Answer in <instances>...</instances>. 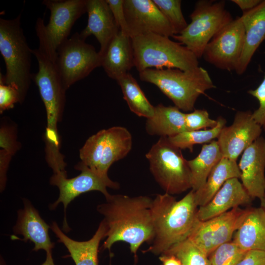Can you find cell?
Segmentation results:
<instances>
[{
	"mask_svg": "<svg viewBox=\"0 0 265 265\" xmlns=\"http://www.w3.org/2000/svg\"><path fill=\"white\" fill-rule=\"evenodd\" d=\"M106 202L98 205L107 226L104 249L109 251L116 242L130 244L135 257L140 245L151 242L154 235L151 208L153 199L147 196L130 197L110 194Z\"/></svg>",
	"mask_w": 265,
	"mask_h": 265,
	"instance_id": "obj_1",
	"label": "cell"
},
{
	"mask_svg": "<svg viewBox=\"0 0 265 265\" xmlns=\"http://www.w3.org/2000/svg\"><path fill=\"white\" fill-rule=\"evenodd\" d=\"M198 209L192 189L180 200L167 193L157 195L151 208L154 238L144 252L161 255L186 239L198 220Z\"/></svg>",
	"mask_w": 265,
	"mask_h": 265,
	"instance_id": "obj_2",
	"label": "cell"
},
{
	"mask_svg": "<svg viewBox=\"0 0 265 265\" xmlns=\"http://www.w3.org/2000/svg\"><path fill=\"white\" fill-rule=\"evenodd\" d=\"M32 54L37 59L38 70L36 73L32 74V80L38 88L47 115L45 136L46 159L50 162L56 163L64 158L60 153V138L57 123L61 120L64 109L66 90L55 63L39 49L32 50Z\"/></svg>",
	"mask_w": 265,
	"mask_h": 265,
	"instance_id": "obj_3",
	"label": "cell"
},
{
	"mask_svg": "<svg viewBox=\"0 0 265 265\" xmlns=\"http://www.w3.org/2000/svg\"><path fill=\"white\" fill-rule=\"evenodd\" d=\"M139 73L143 81L152 83L184 111H192L198 98L215 88L209 73L202 67L188 71L148 68Z\"/></svg>",
	"mask_w": 265,
	"mask_h": 265,
	"instance_id": "obj_4",
	"label": "cell"
},
{
	"mask_svg": "<svg viewBox=\"0 0 265 265\" xmlns=\"http://www.w3.org/2000/svg\"><path fill=\"white\" fill-rule=\"evenodd\" d=\"M21 18V14L11 20L0 18V52L6 68L5 75L0 73V80L18 90L22 103L32 80L33 54L24 34Z\"/></svg>",
	"mask_w": 265,
	"mask_h": 265,
	"instance_id": "obj_5",
	"label": "cell"
},
{
	"mask_svg": "<svg viewBox=\"0 0 265 265\" xmlns=\"http://www.w3.org/2000/svg\"><path fill=\"white\" fill-rule=\"evenodd\" d=\"M131 39L134 65L139 72L151 67L188 71L199 67L198 58L192 52L168 37L148 33Z\"/></svg>",
	"mask_w": 265,
	"mask_h": 265,
	"instance_id": "obj_6",
	"label": "cell"
},
{
	"mask_svg": "<svg viewBox=\"0 0 265 265\" xmlns=\"http://www.w3.org/2000/svg\"><path fill=\"white\" fill-rule=\"evenodd\" d=\"M50 11L48 24L38 18L35 31L38 49L55 63L59 46L68 38L76 21L86 12V0H44Z\"/></svg>",
	"mask_w": 265,
	"mask_h": 265,
	"instance_id": "obj_7",
	"label": "cell"
},
{
	"mask_svg": "<svg viewBox=\"0 0 265 265\" xmlns=\"http://www.w3.org/2000/svg\"><path fill=\"white\" fill-rule=\"evenodd\" d=\"M150 170L160 186L170 195L191 188L190 171L181 150L161 137L145 155Z\"/></svg>",
	"mask_w": 265,
	"mask_h": 265,
	"instance_id": "obj_8",
	"label": "cell"
},
{
	"mask_svg": "<svg viewBox=\"0 0 265 265\" xmlns=\"http://www.w3.org/2000/svg\"><path fill=\"white\" fill-rule=\"evenodd\" d=\"M190 18V23L173 38L187 48L198 58L202 57L206 46L212 37L233 20L225 8L224 0L198 1Z\"/></svg>",
	"mask_w": 265,
	"mask_h": 265,
	"instance_id": "obj_9",
	"label": "cell"
},
{
	"mask_svg": "<svg viewBox=\"0 0 265 265\" xmlns=\"http://www.w3.org/2000/svg\"><path fill=\"white\" fill-rule=\"evenodd\" d=\"M132 136L126 128L115 126L91 136L80 149L83 162L101 177L108 178V170L124 158L132 148Z\"/></svg>",
	"mask_w": 265,
	"mask_h": 265,
	"instance_id": "obj_10",
	"label": "cell"
},
{
	"mask_svg": "<svg viewBox=\"0 0 265 265\" xmlns=\"http://www.w3.org/2000/svg\"><path fill=\"white\" fill-rule=\"evenodd\" d=\"M78 32L63 42L57 50L55 65L66 90L101 66L102 56Z\"/></svg>",
	"mask_w": 265,
	"mask_h": 265,
	"instance_id": "obj_11",
	"label": "cell"
},
{
	"mask_svg": "<svg viewBox=\"0 0 265 265\" xmlns=\"http://www.w3.org/2000/svg\"><path fill=\"white\" fill-rule=\"evenodd\" d=\"M75 168L81 171L75 177L68 179L67 174H53L50 180L51 185L58 187L59 195L58 199L50 205L49 208L54 210L60 203L63 204L65 213L63 229L66 232L69 230L66 218V209L76 197L87 192L97 190L102 192L106 198L110 195L107 187L113 189L119 188L118 183L112 181L109 177L100 176L80 162Z\"/></svg>",
	"mask_w": 265,
	"mask_h": 265,
	"instance_id": "obj_12",
	"label": "cell"
},
{
	"mask_svg": "<svg viewBox=\"0 0 265 265\" xmlns=\"http://www.w3.org/2000/svg\"><path fill=\"white\" fill-rule=\"evenodd\" d=\"M245 30L241 16L220 30L206 46L202 57L218 69L235 70L242 51Z\"/></svg>",
	"mask_w": 265,
	"mask_h": 265,
	"instance_id": "obj_13",
	"label": "cell"
},
{
	"mask_svg": "<svg viewBox=\"0 0 265 265\" xmlns=\"http://www.w3.org/2000/svg\"><path fill=\"white\" fill-rule=\"evenodd\" d=\"M246 211L237 207L205 221L198 219L187 239L209 256L219 246L231 241Z\"/></svg>",
	"mask_w": 265,
	"mask_h": 265,
	"instance_id": "obj_14",
	"label": "cell"
},
{
	"mask_svg": "<svg viewBox=\"0 0 265 265\" xmlns=\"http://www.w3.org/2000/svg\"><path fill=\"white\" fill-rule=\"evenodd\" d=\"M124 9L131 38L148 33L168 37L175 35L153 0H124Z\"/></svg>",
	"mask_w": 265,
	"mask_h": 265,
	"instance_id": "obj_15",
	"label": "cell"
},
{
	"mask_svg": "<svg viewBox=\"0 0 265 265\" xmlns=\"http://www.w3.org/2000/svg\"><path fill=\"white\" fill-rule=\"evenodd\" d=\"M252 114L249 110L238 111L232 124L221 130L217 141L223 157L237 161L240 155L261 136L263 129Z\"/></svg>",
	"mask_w": 265,
	"mask_h": 265,
	"instance_id": "obj_16",
	"label": "cell"
},
{
	"mask_svg": "<svg viewBox=\"0 0 265 265\" xmlns=\"http://www.w3.org/2000/svg\"><path fill=\"white\" fill-rule=\"evenodd\" d=\"M238 166L241 183L251 198L265 195V138L260 136L243 152Z\"/></svg>",
	"mask_w": 265,
	"mask_h": 265,
	"instance_id": "obj_17",
	"label": "cell"
},
{
	"mask_svg": "<svg viewBox=\"0 0 265 265\" xmlns=\"http://www.w3.org/2000/svg\"><path fill=\"white\" fill-rule=\"evenodd\" d=\"M87 24L80 33L85 40L95 36L100 45L99 53L102 58L109 44L119 32L106 0H86Z\"/></svg>",
	"mask_w": 265,
	"mask_h": 265,
	"instance_id": "obj_18",
	"label": "cell"
},
{
	"mask_svg": "<svg viewBox=\"0 0 265 265\" xmlns=\"http://www.w3.org/2000/svg\"><path fill=\"white\" fill-rule=\"evenodd\" d=\"M252 198L238 178L228 180L206 205L198 207L197 218L205 221L241 205L249 204Z\"/></svg>",
	"mask_w": 265,
	"mask_h": 265,
	"instance_id": "obj_19",
	"label": "cell"
},
{
	"mask_svg": "<svg viewBox=\"0 0 265 265\" xmlns=\"http://www.w3.org/2000/svg\"><path fill=\"white\" fill-rule=\"evenodd\" d=\"M23 202L24 207L18 212L14 233L22 235L23 240L32 242L34 244L33 251L42 249L46 253L52 252L54 243L51 241L49 234L50 226L41 218L29 200L24 199Z\"/></svg>",
	"mask_w": 265,
	"mask_h": 265,
	"instance_id": "obj_20",
	"label": "cell"
},
{
	"mask_svg": "<svg viewBox=\"0 0 265 265\" xmlns=\"http://www.w3.org/2000/svg\"><path fill=\"white\" fill-rule=\"evenodd\" d=\"M245 30L243 47L236 72L241 75L246 71L252 58L265 40V0L241 16Z\"/></svg>",
	"mask_w": 265,
	"mask_h": 265,
	"instance_id": "obj_21",
	"label": "cell"
},
{
	"mask_svg": "<svg viewBox=\"0 0 265 265\" xmlns=\"http://www.w3.org/2000/svg\"><path fill=\"white\" fill-rule=\"evenodd\" d=\"M101 66L115 80L129 73L134 66L131 38L120 30L103 55Z\"/></svg>",
	"mask_w": 265,
	"mask_h": 265,
	"instance_id": "obj_22",
	"label": "cell"
},
{
	"mask_svg": "<svg viewBox=\"0 0 265 265\" xmlns=\"http://www.w3.org/2000/svg\"><path fill=\"white\" fill-rule=\"evenodd\" d=\"M50 228L58 238V241L66 247L76 265H98L99 244L101 240L106 238L107 229L104 220L100 223L93 236L87 241H79L71 239L61 230L55 222L52 223Z\"/></svg>",
	"mask_w": 265,
	"mask_h": 265,
	"instance_id": "obj_23",
	"label": "cell"
},
{
	"mask_svg": "<svg viewBox=\"0 0 265 265\" xmlns=\"http://www.w3.org/2000/svg\"><path fill=\"white\" fill-rule=\"evenodd\" d=\"M233 241L244 251L265 252V211L262 208L247 209Z\"/></svg>",
	"mask_w": 265,
	"mask_h": 265,
	"instance_id": "obj_24",
	"label": "cell"
},
{
	"mask_svg": "<svg viewBox=\"0 0 265 265\" xmlns=\"http://www.w3.org/2000/svg\"><path fill=\"white\" fill-rule=\"evenodd\" d=\"M185 116V113L175 106L159 104L155 106L154 115L147 119L146 132L151 135L169 137L186 131Z\"/></svg>",
	"mask_w": 265,
	"mask_h": 265,
	"instance_id": "obj_25",
	"label": "cell"
},
{
	"mask_svg": "<svg viewBox=\"0 0 265 265\" xmlns=\"http://www.w3.org/2000/svg\"><path fill=\"white\" fill-rule=\"evenodd\" d=\"M240 177V172L237 161L223 157L212 169L203 186L194 191L198 207L207 204L228 180Z\"/></svg>",
	"mask_w": 265,
	"mask_h": 265,
	"instance_id": "obj_26",
	"label": "cell"
},
{
	"mask_svg": "<svg viewBox=\"0 0 265 265\" xmlns=\"http://www.w3.org/2000/svg\"><path fill=\"white\" fill-rule=\"evenodd\" d=\"M223 158L217 140L202 145L197 156L187 160L191 180V189L196 191L201 188L214 167Z\"/></svg>",
	"mask_w": 265,
	"mask_h": 265,
	"instance_id": "obj_27",
	"label": "cell"
},
{
	"mask_svg": "<svg viewBox=\"0 0 265 265\" xmlns=\"http://www.w3.org/2000/svg\"><path fill=\"white\" fill-rule=\"evenodd\" d=\"M116 81L121 88L123 98L131 111L139 117L147 119L154 115L155 106L149 102L131 74L128 73L124 75Z\"/></svg>",
	"mask_w": 265,
	"mask_h": 265,
	"instance_id": "obj_28",
	"label": "cell"
},
{
	"mask_svg": "<svg viewBox=\"0 0 265 265\" xmlns=\"http://www.w3.org/2000/svg\"><path fill=\"white\" fill-rule=\"evenodd\" d=\"M217 120V124L213 128L186 131L167 138L174 146L181 150L187 149L192 152L194 145L206 144L218 138L221 130L225 126L226 120L222 116H219Z\"/></svg>",
	"mask_w": 265,
	"mask_h": 265,
	"instance_id": "obj_29",
	"label": "cell"
},
{
	"mask_svg": "<svg viewBox=\"0 0 265 265\" xmlns=\"http://www.w3.org/2000/svg\"><path fill=\"white\" fill-rule=\"evenodd\" d=\"M163 254L175 256L182 265H211L209 256L187 238L173 245Z\"/></svg>",
	"mask_w": 265,
	"mask_h": 265,
	"instance_id": "obj_30",
	"label": "cell"
},
{
	"mask_svg": "<svg viewBox=\"0 0 265 265\" xmlns=\"http://www.w3.org/2000/svg\"><path fill=\"white\" fill-rule=\"evenodd\" d=\"M172 27L175 35L180 34L187 26L182 11L180 0H153Z\"/></svg>",
	"mask_w": 265,
	"mask_h": 265,
	"instance_id": "obj_31",
	"label": "cell"
},
{
	"mask_svg": "<svg viewBox=\"0 0 265 265\" xmlns=\"http://www.w3.org/2000/svg\"><path fill=\"white\" fill-rule=\"evenodd\" d=\"M247 252L232 240L219 246L209 258L211 265H237Z\"/></svg>",
	"mask_w": 265,
	"mask_h": 265,
	"instance_id": "obj_32",
	"label": "cell"
},
{
	"mask_svg": "<svg viewBox=\"0 0 265 265\" xmlns=\"http://www.w3.org/2000/svg\"><path fill=\"white\" fill-rule=\"evenodd\" d=\"M185 122L188 131L206 130L215 127L217 120L211 119L208 112L205 109H194L185 113Z\"/></svg>",
	"mask_w": 265,
	"mask_h": 265,
	"instance_id": "obj_33",
	"label": "cell"
},
{
	"mask_svg": "<svg viewBox=\"0 0 265 265\" xmlns=\"http://www.w3.org/2000/svg\"><path fill=\"white\" fill-rule=\"evenodd\" d=\"M16 129L9 124H1L0 129V146L12 156L20 148L17 140Z\"/></svg>",
	"mask_w": 265,
	"mask_h": 265,
	"instance_id": "obj_34",
	"label": "cell"
},
{
	"mask_svg": "<svg viewBox=\"0 0 265 265\" xmlns=\"http://www.w3.org/2000/svg\"><path fill=\"white\" fill-rule=\"evenodd\" d=\"M247 93L257 99L259 102V106L252 112V116L265 131V73L260 85L255 89L249 90Z\"/></svg>",
	"mask_w": 265,
	"mask_h": 265,
	"instance_id": "obj_35",
	"label": "cell"
},
{
	"mask_svg": "<svg viewBox=\"0 0 265 265\" xmlns=\"http://www.w3.org/2000/svg\"><path fill=\"white\" fill-rule=\"evenodd\" d=\"M21 103L18 90L13 86L5 84L0 80V112L14 107V105Z\"/></svg>",
	"mask_w": 265,
	"mask_h": 265,
	"instance_id": "obj_36",
	"label": "cell"
},
{
	"mask_svg": "<svg viewBox=\"0 0 265 265\" xmlns=\"http://www.w3.org/2000/svg\"><path fill=\"white\" fill-rule=\"evenodd\" d=\"M106 1L120 31L130 36L124 9V0H106Z\"/></svg>",
	"mask_w": 265,
	"mask_h": 265,
	"instance_id": "obj_37",
	"label": "cell"
},
{
	"mask_svg": "<svg viewBox=\"0 0 265 265\" xmlns=\"http://www.w3.org/2000/svg\"><path fill=\"white\" fill-rule=\"evenodd\" d=\"M237 265H265V252L248 251Z\"/></svg>",
	"mask_w": 265,
	"mask_h": 265,
	"instance_id": "obj_38",
	"label": "cell"
},
{
	"mask_svg": "<svg viewBox=\"0 0 265 265\" xmlns=\"http://www.w3.org/2000/svg\"><path fill=\"white\" fill-rule=\"evenodd\" d=\"M12 155L3 150L0 151V186L2 191L5 186L6 182V172Z\"/></svg>",
	"mask_w": 265,
	"mask_h": 265,
	"instance_id": "obj_39",
	"label": "cell"
},
{
	"mask_svg": "<svg viewBox=\"0 0 265 265\" xmlns=\"http://www.w3.org/2000/svg\"><path fill=\"white\" fill-rule=\"evenodd\" d=\"M243 12L248 11L257 6L261 0H232Z\"/></svg>",
	"mask_w": 265,
	"mask_h": 265,
	"instance_id": "obj_40",
	"label": "cell"
},
{
	"mask_svg": "<svg viewBox=\"0 0 265 265\" xmlns=\"http://www.w3.org/2000/svg\"><path fill=\"white\" fill-rule=\"evenodd\" d=\"M162 265H182L180 261L175 256L163 254L159 258Z\"/></svg>",
	"mask_w": 265,
	"mask_h": 265,
	"instance_id": "obj_41",
	"label": "cell"
},
{
	"mask_svg": "<svg viewBox=\"0 0 265 265\" xmlns=\"http://www.w3.org/2000/svg\"><path fill=\"white\" fill-rule=\"evenodd\" d=\"M41 265H55L52 257V252L46 253L45 261Z\"/></svg>",
	"mask_w": 265,
	"mask_h": 265,
	"instance_id": "obj_42",
	"label": "cell"
},
{
	"mask_svg": "<svg viewBox=\"0 0 265 265\" xmlns=\"http://www.w3.org/2000/svg\"><path fill=\"white\" fill-rule=\"evenodd\" d=\"M261 207L265 211V195L261 200Z\"/></svg>",
	"mask_w": 265,
	"mask_h": 265,
	"instance_id": "obj_43",
	"label": "cell"
},
{
	"mask_svg": "<svg viewBox=\"0 0 265 265\" xmlns=\"http://www.w3.org/2000/svg\"><path fill=\"white\" fill-rule=\"evenodd\" d=\"M0 265H6L2 259H0Z\"/></svg>",
	"mask_w": 265,
	"mask_h": 265,
	"instance_id": "obj_44",
	"label": "cell"
}]
</instances>
